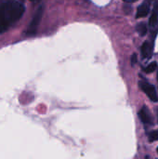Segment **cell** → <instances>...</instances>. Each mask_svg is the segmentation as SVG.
Instances as JSON below:
<instances>
[{
	"label": "cell",
	"instance_id": "obj_1",
	"mask_svg": "<svg viewBox=\"0 0 158 159\" xmlns=\"http://www.w3.org/2000/svg\"><path fill=\"white\" fill-rule=\"evenodd\" d=\"M24 11V6L17 0H0V33L6 32L19 20Z\"/></svg>",
	"mask_w": 158,
	"mask_h": 159
},
{
	"label": "cell",
	"instance_id": "obj_2",
	"mask_svg": "<svg viewBox=\"0 0 158 159\" xmlns=\"http://www.w3.org/2000/svg\"><path fill=\"white\" fill-rule=\"evenodd\" d=\"M43 13H44V6L42 5L36 9V11H35V13H34V15L29 26H28V28H27V34L28 35L35 34V33L37 31V28H38V25H39V23H40V21L42 20Z\"/></svg>",
	"mask_w": 158,
	"mask_h": 159
},
{
	"label": "cell",
	"instance_id": "obj_3",
	"mask_svg": "<svg viewBox=\"0 0 158 159\" xmlns=\"http://www.w3.org/2000/svg\"><path fill=\"white\" fill-rule=\"evenodd\" d=\"M140 89L147 95V97L154 102H156L158 101V95L156 88L154 85L146 82V81H140L139 82Z\"/></svg>",
	"mask_w": 158,
	"mask_h": 159
},
{
	"label": "cell",
	"instance_id": "obj_4",
	"mask_svg": "<svg viewBox=\"0 0 158 159\" xmlns=\"http://www.w3.org/2000/svg\"><path fill=\"white\" fill-rule=\"evenodd\" d=\"M138 116H139L140 120H141L143 124H151L152 121H153L152 116H151V114H150V112H149V110H148V108H147L146 106H143V107L140 110Z\"/></svg>",
	"mask_w": 158,
	"mask_h": 159
},
{
	"label": "cell",
	"instance_id": "obj_5",
	"mask_svg": "<svg viewBox=\"0 0 158 159\" xmlns=\"http://www.w3.org/2000/svg\"><path fill=\"white\" fill-rule=\"evenodd\" d=\"M153 49H154V45L150 44L149 41H145L141 48V52H142V57L143 59H147L150 58L153 54Z\"/></svg>",
	"mask_w": 158,
	"mask_h": 159
},
{
	"label": "cell",
	"instance_id": "obj_6",
	"mask_svg": "<svg viewBox=\"0 0 158 159\" xmlns=\"http://www.w3.org/2000/svg\"><path fill=\"white\" fill-rule=\"evenodd\" d=\"M150 12V4L148 2L142 3V5L139 6L138 10H137V18H142V17H146Z\"/></svg>",
	"mask_w": 158,
	"mask_h": 159
},
{
	"label": "cell",
	"instance_id": "obj_7",
	"mask_svg": "<svg viewBox=\"0 0 158 159\" xmlns=\"http://www.w3.org/2000/svg\"><path fill=\"white\" fill-rule=\"evenodd\" d=\"M158 22V11L153 10V13L149 19V25L151 28H155L157 25Z\"/></svg>",
	"mask_w": 158,
	"mask_h": 159
},
{
	"label": "cell",
	"instance_id": "obj_8",
	"mask_svg": "<svg viewBox=\"0 0 158 159\" xmlns=\"http://www.w3.org/2000/svg\"><path fill=\"white\" fill-rule=\"evenodd\" d=\"M136 30L141 36H144L147 34V25L144 22H141L136 26Z\"/></svg>",
	"mask_w": 158,
	"mask_h": 159
},
{
	"label": "cell",
	"instance_id": "obj_9",
	"mask_svg": "<svg viewBox=\"0 0 158 159\" xmlns=\"http://www.w3.org/2000/svg\"><path fill=\"white\" fill-rule=\"evenodd\" d=\"M156 68H157V62L156 61H153L148 66H146V68L144 69V71H145V73L150 74V73L155 72L156 70Z\"/></svg>",
	"mask_w": 158,
	"mask_h": 159
},
{
	"label": "cell",
	"instance_id": "obj_10",
	"mask_svg": "<svg viewBox=\"0 0 158 159\" xmlns=\"http://www.w3.org/2000/svg\"><path fill=\"white\" fill-rule=\"evenodd\" d=\"M156 141H158L157 130H154V131H152V132L149 134V142L153 143V142H156Z\"/></svg>",
	"mask_w": 158,
	"mask_h": 159
},
{
	"label": "cell",
	"instance_id": "obj_11",
	"mask_svg": "<svg viewBox=\"0 0 158 159\" xmlns=\"http://www.w3.org/2000/svg\"><path fill=\"white\" fill-rule=\"evenodd\" d=\"M148 3L151 4L154 7V9L153 10L158 11V0H148Z\"/></svg>",
	"mask_w": 158,
	"mask_h": 159
},
{
	"label": "cell",
	"instance_id": "obj_12",
	"mask_svg": "<svg viewBox=\"0 0 158 159\" xmlns=\"http://www.w3.org/2000/svg\"><path fill=\"white\" fill-rule=\"evenodd\" d=\"M137 63V54H133L132 57H131V65L134 66L135 64Z\"/></svg>",
	"mask_w": 158,
	"mask_h": 159
},
{
	"label": "cell",
	"instance_id": "obj_13",
	"mask_svg": "<svg viewBox=\"0 0 158 159\" xmlns=\"http://www.w3.org/2000/svg\"><path fill=\"white\" fill-rule=\"evenodd\" d=\"M124 1H126V2H128V3H132V2H135V1H137V0H124Z\"/></svg>",
	"mask_w": 158,
	"mask_h": 159
},
{
	"label": "cell",
	"instance_id": "obj_14",
	"mask_svg": "<svg viewBox=\"0 0 158 159\" xmlns=\"http://www.w3.org/2000/svg\"><path fill=\"white\" fill-rule=\"evenodd\" d=\"M30 1H32V2H38L39 0H30Z\"/></svg>",
	"mask_w": 158,
	"mask_h": 159
},
{
	"label": "cell",
	"instance_id": "obj_15",
	"mask_svg": "<svg viewBox=\"0 0 158 159\" xmlns=\"http://www.w3.org/2000/svg\"><path fill=\"white\" fill-rule=\"evenodd\" d=\"M145 159H150V157H145Z\"/></svg>",
	"mask_w": 158,
	"mask_h": 159
},
{
	"label": "cell",
	"instance_id": "obj_16",
	"mask_svg": "<svg viewBox=\"0 0 158 159\" xmlns=\"http://www.w3.org/2000/svg\"><path fill=\"white\" fill-rule=\"evenodd\" d=\"M156 77H157V81H158V71H157V75H156Z\"/></svg>",
	"mask_w": 158,
	"mask_h": 159
},
{
	"label": "cell",
	"instance_id": "obj_17",
	"mask_svg": "<svg viewBox=\"0 0 158 159\" xmlns=\"http://www.w3.org/2000/svg\"><path fill=\"white\" fill-rule=\"evenodd\" d=\"M156 152H157V154H158V147H157V149H156Z\"/></svg>",
	"mask_w": 158,
	"mask_h": 159
},
{
	"label": "cell",
	"instance_id": "obj_18",
	"mask_svg": "<svg viewBox=\"0 0 158 159\" xmlns=\"http://www.w3.org/2000/svg\"><path fill=\"white\" fill-rule=\"evenodd\" d=\"M157 120H158V116H157Z\"/></svg>",
	"mask_w": 158,
	"mask_h": 159
}]
</instances>
